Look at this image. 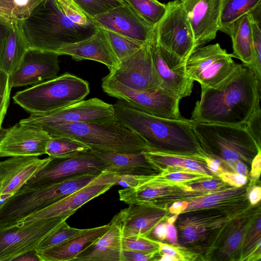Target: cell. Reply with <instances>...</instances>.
<instances>
[{"mask_svg": "<svg viewBox=\"0 0 261 261\" xmlns=\"http://www.w3.org/2000/svg\"><path fill=\"white\" fill-rule=\"evenodd\" d=\"M19 27L29 49L57 53L88 38L98 26L73 0H42Z\"/></svg>", "mask_w": 261, "mask_h": 261, "instance_id": "1", "label": "cell"}, {"mask_svg": "<svg viewBox=\"0 0 261 261\" xmlns=\"http://www.w3.org/2000/svg\"><path fill=\"white\" fill-rule=\"evenodd\" d=\"M261 85L250 68L238 64L222 83L213 88H202L192 120L198 122L241 125L245 124L260 103Z\"/></svg>", "mask_w": 261, "mask_h": 261, "instance_id": "2", "label": "cell"}, {"mask_svg": "<svg viewBox=\"0 0 261 261\" xmlns=\"http://www.w3.org/2000/svg\"><path fill=\"white\" fill-rule=\"evenodd\" d=\"M113 107L116 120L143 138L151 150L205 155L192 129L191 119L154 116L136 110L121 100Z\"/></svg>", "mask_w": 261, "mask_h": 261, "instance_id": "3", "label": "cell"}, {"mask_svg": "<svg viewBox=\"0 0 261 261\" xmlns=\"http://www.w3.org/2000/svg\"><path fill=\"white\" fill-rule=\"evenodd\" d=\"M35 124L50 137H68L91 149L119 153H136L151 150L143 138L117 120L105 123Z\"/></svg>", "mask_w": 261, "mask_h": 261, "instance_id": "4", "label": "cell"}, {"mask_svg": "<svg viewBox=\"0 0 261 261\" xmlns=\"http://www.w3.org/2000/svg\"><path fill=\"white\" fill-rule=\"evenodd\" d=\"M91 181L89 175L84 174L43 186L22 187L0 203V227L14 226L25 217L74 193Z\"/></svg>", "mask_w": 261, "mask_h": 261, "instance_id": "5", "label": "cell"}, {"mask_svg": "<svg viewBox=\"0 0 261 261\" xmlns=\"http://www.w3.org/2000/svg\"><path fill=\"white\" fill-rule=\"evenodd\" d=\"M192 127L205 155L229 165L241 161L250 164L260 151L246 125L202 123L192 120Z\"/></svg>", "mask_w": 261, "mask_h": 261, "instance_id": "6", "label": "cell"}, {"mask_svg": "<svg viewBox=\"0 0 261 261\" xmlns=\"http://www.w3.org/2000/svg\"><path fill=\"white\" fill-rule=\"evenodd\" d=\"M89 92L87 81L66 72L17 92L13 99L30 114L45 113L82 100Z\"/></svg>", "mask_w": 261, "mask_h": 261, "instance_id": "7", "label": "cell"}, {"mask_svg": "<svg viewBox=\"0 0 261 261\" xmlns=\"http://www.w3.org/2000/svg\"><path fill=\"white\" fill-rule=\"evenodd\" d=\"M101 87L108 95L123 100L130 107L147 114L162 118L180 119L181 99L160 88L139 91L130 88L105 76Z\"/></svg>", "mask_w": 261, "mask_h": 261, "instance_id": "8", "label": "cell"}, {"mask_svg": "<svg viewBox=\"0 0 261 261\" xmlns=\"http://www.w3.org/2000/svg\"><path fill=\"white\" fill-rule=\"evenodd\" d=\"M219 43L196 48L186 62L188 76L201 88H213L226 80L238 64Z\"/></svg>", "mask_w": 261, "mask_h": 261, "instance_id": "9", "label": "cell"}, {"mask_svg": "<svg viewBox=\"0 0 261 261\" xmlns=\"http://www.w3.org/2000/svg\"><path fill=\"white\" fill-rule=\"evenodd\" d=\"M166 7L164 16L154 28L156 42L162 49L186 61L196 47L182 2L171 1Z\"/></svg>", "mask_w": 261, "mask_h": 261, "instance_id": "10", "label": "cell"}, {"mask_svg": "<svg viewBox=\"0 0 261 261\" xmlns=\"http://www.w3.org/2000/svg\"><path fill=\"white\" fill-rule=\"evenodd\" d=\"M118 178L117 174L103 171L88 185L63 199L25 217L15 225L45 219H55L62 223L82 206L116 185Z\"/></svg>", "mask_w": 261, "mask_h": 261, "instance_id": "11", "label": "cell"}, {"mask_svg": "<svg viewBox=\"0 0 261 261\" xmlns=\"http://www.w3.org/2000/svg\"><path fill=\"white\" fill-rule=\"evenodd\" d=\"M61 224L55 219H40L11 227H0V260H12L39 244Z\"/></svg>", "mask_w": 261, "mask_h": 261, "instance_id": "12", "label": "cell"}, {"mask_svg": "<svg viewBox=\"0 0 261 261\" xmlns=\"http://www.w3.org/2000/svg\"><path fill=\"white\" fill-rule=\"evenodd\" d=\"M50 161L31 178L23 187L32 188L51 185L76 176L101 173L103 163L90 150L66 158H51Z\"/></svg>", "mask_w": 261, "mask_h": 261, "instance_id": "13", "label": "cell"}, {"mask_svg": "<svg viewBox=\"0 0 261 261\" xmlns=\"http://www.w3.org/2000/svg\"><path fill=\"white\" fill-rule=\"evenodd\" d=\"M50 137L28 118L0 129V157L40 156L46 154Z\"/></svg>", "mask_w": 261, "mask_h": 261, "instance_id": "14", "label": "cell"}, {"mask_svg": "<svg viewBox=\"0 0 261 261\" xmlns=\"http://www.w3.org/2000/svg\"><path fill=\"white\" fill-rule=\"evenodd\" d=\"M149 45L159 88L180 99L190 95L194 81L187 73L186 61L160 48L156 41L154 30Z\"/></svg>", "mask_w": 261, "mask_h": 261, "instance_id": "15", "label": "cell"}, {"mask_svg": "<svg viewBox=\"0 0 261 261\" xmlns=\"http://www.w3.org/2000/svg\"><path fill=\"white\" fill-rule=\"evenodd\" d=\"M149 41L131 56L119 63L116 67L110 70L107 76L139 91H150L159 88Z\"/></svg>", "mask_w": 261, "mask_h": 261, "instance_id": "16", "label": "cell"}, {"mask_svg": "<svg viewBox=\"0 0 261 261\" xmlns=\"http://www.w3.org/2000/svg\"><path fill=\"white\" fill-rule=\"evenodd\" d=\"M28 119L36 124L105 123L116 120L113 105L96 97L88 100L83 99L51 112L30 114Z\"/></svg>", "mask_w": 261, "mask_h": 261, "instance_id": "17", "label": "cell"}, {"mask_svg": "<svg viewBox=\"0 0 261 261\" xmlns=\"http://www.w3.org/2000/svg\"><path fill=\"white\" fill-rule=\"evenodd\" d=\"M59 56L55 53L28 49L18 68L9 75L10 86H35L56 77L60 70Z\"/></svg>", "mask_w": 261, "mask_h": 261, "instance_id": "18", "label": "cell"}, {"mask_svg": "<svg viewBox=\"0 0 261 261\" xmlns=\"http://www.w3.org/2000/svg\"><path fill=\"white\" fill-rule=\"evenodd\" d=\"M149 175H135L136 184L134 186L118 191L119 200L128 205L142 204L160 207L166 199L173 200L182 195L190 198L202 194L185 191L179 186L154 181Z\"/></svg>", "mask_w": 261, "mask_h": 261, "instance_id": "19", "label": "cell"}, {"mask_svg": "<svg viewBox=\"0 0 261 261\" xmlns=\"http://www.w3.org/2000/svg\"><path fill=\"white\" fill-rule=\"evenodd\" d=\"M182 4L196 48L214 39L220 28L222 0H185Z\"/></svg>", "mask_w": 261, "mask_h": 261, "instance_id": "20", "label": "cell"}, {"mask_svg": "<svg viewBox=\"0 0 261 261\" xmlns=\"http://www.w3.org/2000/svg\"><path fill=\"white\" fill-rule=\"evenodd\" d=\"M92 19L99 27L143 43L148 41L154 33V28L127 3Z\"/></svg>", "mask_w": 261, "mask_h": 261, "instance_id": "21", "label": "cell"}, {"mask_svg": "<svg viewBox=\"0 0 261 261\" xmlns=\"http://www.w3.org/2000/svg\"><path fill=\"white\" fill-rule=\"evenodd\" d=\"M50 157L11 156L0 163V203L14 194L50 160Z\"/></svg>", "mask_w": 261, "mask_h": 261, "instance_id": "22", "label": "cell"}, {"mask_svg": "<svg viewBox=\"0 0 261 261\" xmlns=\"http://www.w3.org/2000/svg\"><path fill=\"white\" fill-rule=\"evenodd\" d=\"M166 216L162 208L142 204H129L121 210L110 222L119 229L121 237H144Z\"/></svg>", "mask_w": 261, "mask_h": 261, "instance_id": "23", "label": "cell"}, {"mask_svg": "<svg viewBox=\"0 0 261 261\" xmlns=\"http://www.w3.org/2000/svg\"><path fill=\"white\" fill-rule=\"evenodd\" d=\"M60 55L70 56L75 61L90 60L105 65L111 70L118 62L109 43L104 30L98 27L90 37L62 46L57 52Z\"/></svg>", "mask_w": 261, "mask_h": 261, "instance_id": "24", "label": "cell"}, {"mask_svg": "<svg viewBox=\"0 0 261 261\" xmlns=\"http://www.w3.org/2000/svg\"><path fill=\"white\" fill-rule=\"evenodd\" d=\"M90 151L103 163L104 171L119 175H141L155 173L157 171L142 152L119 153L91 149Z\"/></svg>", "mask_w": 261, "mask_h": 261, "instance_id": "25", "label": "cell"}, {"mask_svg": "<svg viewBox=\"0 0 261 261\" xmlns=\"http://www.w3.org/2000/svg\"><path fill=\"white\" fill-rule=\"evenodd\" d=\"M109 223L87 230L80 235L48 249L37 252L41 261H73L110 228Z\"/></svg>", "mask_w": 261, "mask_h": 261, "instance_id": "26", "label": "cell"}, {"mask_svg": "<svg viewBox=\"0 0 261 261\" xmlns=\"http://www.w3.org/2000/svg\"><path fill=\"white\" fill-rule=\"evenodd\" d=\"M177 219L179 243L182 245L199 240L224 222V218L206 213H189Z\"/></svg>", "mask_w": 261, "mask_h": 261, "instance_id": "27", "label": "cell"}, {"mask_svg": "<svg viewBox=\"0 0 261 261\" xmlns=\"http://www.w3.org/2000/svg\"><path fill=\"white\" fill-rule=\"evenodd\" d=\"M121 241L119 228L111 223L105 234L76 256L73 261H121Z\"/></svg>", "mask_w": 261, "mask_h": 261, "instance_id": "28", "label": "cell"}, {"mask_svg": "<svg viewBox=\"0 0 261 261\" xmlns=\"http://www.w3.org/2000/svg\"><path fill=\"white\" fill-rule=\"evenodd\" d=\"M156 170L165 168L180 170L213 175L202 156L167 153L153 150L143 151Z\"/></svg>", "mask_w": 261, "mask_h": 261, "instance_id": "29", "label": "cell"}, {"mask_svg": "<svg viewBox=\"0 0 261 261\" xmlns=\"http://www.w3.org/2000/svg\"><path fill=\"white\" fill-rule=\"evenodd\" d=\"M228 35L232 40L233 57L250 68L254 61V52L250 14L246 13L237 19L232 24Z\"/></svg>", "mask_w": 261, "mask_h": 261, "instance_id": "30", "label": "cell"}, {"mask_svg": "<svg viewBox=\"0 0 261 261\" xmlns=\"http://www.w3.org/2000/svg\"><path fill=\"white\" fill-rule=\"evenodd\" d=\"M28 49L19 25H10L1 55V70L8 75L14 72L19 66Z\"/></svg>", "mask_w": 261, "mask_h": 261, "instance_id": "31", "label": "cell"}, {"mask_svg": "<svg viewBox=\"0 0 261 261\" xmlns=\"http://www.w3.org/2000/svg\"><path fill=\"white\" fill-rule=\"evenodd\" d=\"M260 4L261 0H222L219 31L228 34L232 24L237 19Z\"/></svg>", "mask_w": 261, "mask_h": 261, "instance_id": "32", "label": "cell"}, {"mask_svg": "<svg viewBox=\"0 0 261 261\" xmlns=\"http://www.w3.org/2000/svg\"><path fill=\"white\" fill-rule=\"evenodd\" d=\"M245 192L243 188H228L188 198L185 212L215 206L237 198Z\"/></svg>", "mask_w": 261, "mask_h": 261, "instance_id": "33", "label": "cell"}, {"mask_svg": "<svg viewBox=\"0 0 261 261\" xmlns=\"http://www.w3.org/2000/svg\"><path fill=\"white\" fill-rule=\"evenodd\" d=\"M42 0H0V19L10 25H19Z\"/></svg>", "mask_w": 261, "mask_h": 261, "instance_id": "34", "label": "cell"}, {"mask_svg": "<svg viewBox=\"0 0 261 261\" xmlns=\"http://www.w3.org/2000/svg\"><path fill=\"white\" fill-rule=\"evenodd\" d=\"M91 148L74 139L63 136L50 137L46 154L51 158H66L89 151Z\"/></svg>", "mask_w": 261, "mask_h": 261, "instance_id": "35", "label": "cell"}, {"mask_svg": "<svg viewBox=\"0 0 261 261\" xmlns=\"http://www.w3.org/2000/svg\"><path fill=\"white\" fill-rule=\"evenodd\" d=\"M148 24L155 28L164 16L166 4L158 0H124Z\"/></svg>", "mask_w": 261, "mask_h": 261, "instance_id": "36", "label": "cell"}, {"mask_svg": "<svg viewBox=\"0 0 261 261\" xmlns=\"http://www.w3.org/2000/svg\"><path fill=\"white\" fill-rule=\"evenodd\" d=\"M149 176L154 181L177 186L214 177L206 174L167 168L161 170L159 173L151 174Z\"/></svg>", "mask_w": 261, "mask_h": 261, "instance_id": "37", "label": "cell"}, {"mask_svg": "<svg viewBox=\"0 0 261 261\" xmlns=\"http://www.w3.org/2000/svg\"><path fill=\"white\" fill-rule=\"evenodd\" d=\"M103 30L118 63L131 56L144 44L115 32Z\"/></svg>", "mask_w": 261, "mask_h": 261, "instance_id": "38", "label": "cell"}, {"mask_svg": "<svg viewBox=\"0 0 261 261\" xmlns=\"http://www.w3.org/2000/svg\"><path fill=\"white\" fill-rule=\"evenodd\" d=\"M86 230L71 227L66 221H64L55 230L41 241L36 251L40 252L58 246L80 235Z\"/></svg>", "mask_w": 261, "mask_h": 261, "instance_id": "39", "label": "cell"}, {"mask_svg": "<svg viewBox=\"0 0 261 261\" xmlns=\"http://www.w3.org/2000/svg\"><path fill=\"white\" fill-rule=\"evenodd\" d=\"M78 7L91 18L124 5V0H73Z\"/></svg>", "mask_w": 261, "mask_h": 261, "instance_id": "40", "label": "cell"}, {"mask_svg": "<svg viewBox=\"0 0 261 261\" xmlns=\"http://www.w3.org/2000/svg\"><path fill=\"white\" fill-rule=\"evenodd\" d=\"M254 58L250 68L257 82L261 84V22L251 19Z\"/></svg>", "mask_w": 261, "mask_h": 261, "instance_id": "41", "label": "cell"}, {"mask_svg": "<svg viewBox=\"0 0 261 261\" xmlns=\"http://www.w3.org/2000/svg\"><path fill=\"white\" fill-rule=\"evenodd\" d=\"M179 186L187 192L206 194L224 189L225 183L220 179L213 177L184 184Z\"/></svg>", "mask_w": 261, "mask_h": 261, "instance_id": "42", "label": "cell"}, {"mask_svg": "<svg viewBox=\"0 0 261 261\" xmlns=\"http://www.w3.org/2000/svg\"><path fill=\"white\" fill-rule=\"evenodd\" d=\"M122 250L150 252L158 248L153 241L147 237H121Z\"/></svg>", "mask_w": 261, "mask_h": 261, "instance_id": "43", "label": "cell"}, {"mask_svg": "<svg viewBox=\"0 0 261 261\" xmlns=\"http://www.w3.org/2000/svg\"><path fill=\"white\" fill-rule=\"evenodd\" d=\"M11 89L9 75L0 69V129L9 107Z\"/></svg>", "mask_w": 261, "mask_h": 261, "instance_id": "44", "label": "cell"}, {"mask_svg": "<svg viewBox=\"0 0 261 261\" xmlns=\"http://www.w3.org/2000/svg\"><path fill=\"white\" fill-rule=\"evenodd\" d=\"M240 224V223H239ZM247 225L239 224L232 230L229 234L223 247V250L227 254H231L240 246L244 238L245 233L249 229Z\"/></svg>", "mask_w": 261, "mask_h": 261, "instance_id": "45", "label": "cell"}, {"mask_svg": "<svg viewBox=\"0 0 261 261\" xmlns=\"http://www.w3.org/2000/svg\"><path fill=\"white\" fill-rule=\"evenodd\" d=\"M260 118L261 111L259 103L255 108L245 124L259 148H260L261 137Z\"/></svg>", "mask_w": 261, "mask_h": 261, "instance_id": "46", "label": "cell"}, {"mask_svg": "<svg viewBox=\"0 0 261 261\" xmlns=\"http://www.w3.org/2000/svg\"><path fill=\"white\" fill-rule=\"evenodd\" d=\"M158 250L150 252L122 250L121 261H147L155 260Z\"/></svg>", "mask_w": 261, "mask_h": 261, "instance_id": "47", "label": "cell"}, {"mask_svg": "<svg viewBox=\"0 0 261 261\" xmlns=\"http://www.w3.org/2000/svg\"><path fill=\"white\" fill-rule=\"evenodd\" d=\"M225 184L236 188H241L247 182L246 176H243L236 172L224 171L218 175Z\"/></svg>", "mask_w": 261, "mask_h": 261, "instance_id": "48", "label": "cell"}, {"mask_svg": "<svg viewBox=\"0 0 261 261\" xmlns=\"http://www.w3.org/2000/svg\"><path fill=\"white\" fill-rule=\"evenodd\" d=\"M205 164L213 174L219 175L223 172L225 171L222 166L223 162L220 159L207 155H205L203 158Z\"/></svg>", "mask_w": 261, "mask_h": 261, "instance_id": "49", "label": "cell"}, {"mask_svg": "<svg viewBox=\"0 0 261 261\" xmlns=\"http://www.w3.org/2000/svg\"><path fill=\"white\" fill-rule=\"evenodd\" d=\"M152 240L158 246V250L159 254H168L176 256L180 260H185L183 253L176 247L154 240Z\"/></svg>", "mask_w": 261, "mask_h": 261, "instance_id": "50", "label": "cell"}, {"mask_svg": "<svg viewBox=\"0 0 261 261\" xmlns=\"http://www.w3.org/2000/svg\"><path fill=\"white\" fill-rule=\"evenodd\" d=\"M260 230H261V220L259 217L256 222L254 228L252 230L251 233H249V237L246 240L244 248L247 250L255 243L258 242L260 239Z\"/></svg>", "mask_w": 261, "mask_h": 261, "instance_id": "51", "label": "cell"}, {"mask_svg": "<svg viewBox=\"0 0 261 261\" xmlns=\"http://www.w3.org/2000/svg\"><path fill=\"white\" fill-rule=\"evenodd\" d=\"M150 234H152L159 240H165L167 239V223L162 221L159 222L153 227L148 235Z\"/></svg>", "mask_w": 261, "mask_h": 261, "instance_id": "52", "label": "cell"}, {"mask_svg": "<svg viewBox=\"0 0 261 261\" xmlns=\"http://www.w3.org/2000/svg\"><path fill=\"white\" fill-rule=\"evenodd\" d=\"M261 171V154L260 151L255 155L251 161V170L250 176L252 178L257 179L259 177Z\"/></svg>", "mask_w": 261, "mask_h": 261, "instance_id": "53", "label": "cell"}, {"mask_svg": "<svg viewBox=\"0 0 261 261\" xmlns=\"http://www.w3.org/2000/svg\"><path fill=\"white\" fill-rule=\"evenodd\" d=\"M12 260L41 261L36 250H32L23 253L15 257Z\"/></svg>", "mask_w": 261, "mask_h": 261, "instance_id": "54", "label": "cell"}, {"mask_svg": "<svg viewBox=\"0 0 261 261\" xmlns=\"http://www.w3.org/2000/svg\"><path fill=\"white\" fill-rule=\"evenodd\" d=\"M10 26V25L7 22L0 19V60L4 43Z\"/></svg>", "mask_w": 261, "mask_h": 261, "instance_id": "55", "label": "cell"}, {"mask_svg": "<svg viewBox=\"0 0 261 261\" xmlns=\"http://www.w3.org/2000/svg\"><path fill=\"white\" fill-rule=\"evenodd\" d=\"M187 206L188 202L187 201H176L170 206L169 210L171 213L179 215L185 212Z\"/></svg>", "mask_w": 261, "mask_h": 261, "instance_id": "56", "label": "cell"}, {"mask_svg": "<svg viewBox=\"0 0 261 261\" xmlns=\"http://www.w3.org/2000/svg\"><path fill=\"white\" fill-rule=\"evenodd\" d=\"M232 168L234 172L242 175L247 176L248 173V170L246 164L242 161H238L228 165Z\"/></svg>", "mask_w": 261, "mask_h": 261, "instance_id": "57", "label": "cell"}, {"mask_svg": "<svg viewBox=\"0 0 261 261\" xmlns=\"http://www.w3.org/2000/svg\"><path fill=\"white\" fill-rule=\"evenodd\" d=\"M250 202L252 205L257 204L261 198V188L259 186L252 188L248 194Z\"/></svg>", "mask_w": 261, "mask_h": 261, "instance_id": "58", "label": "cell"}, {"mask_svg": "<svg viewBox=\"0 0 261 261\" xmlns=\"http://www.w3.org/2000/svg\"><path fill=\"white\" fill-rule=\"evenodd\" d=\"M167 223V238L174 245H177V232L173 224Z\"/></svg>", "mask_w": 261, "mask_h": 261, "instance_id": "59", "label": "cell"}, {"mask_svg": "<svg viewBox=\"0 0 261 261\" xmlns=\"http://www.w3.org/2000/svg\"><path fill=\"white\" fill-rule=\"evenodd\" d=\"M160 261H178L180 259L175 256L168 254H161V257L158 259Z\"/></svg>", "mask_w": 261, "mask_h": 261, "instance_id": "60", "label": "cell"}, {"mask_svg": "<svg viewBox=\"0 0 261 261\" xmlns=\"http://www.w3.org/2000/svg\"><path fill=\"white\" fill-rule=\"evenodd\" d=\"M178 217V215H175L172 217H169L168 219H167V223H170V224H173L176 221V220L177 219V218Z\"/></svg>", "mask_w": 261, "mask_h": 261, "instance_id": "61", "label": "cell"}, {"mask_svg": "<svg viewBox=\"0 0 261 261\" xmlns=\"http://www.w3.org/2000/svg\"><path fill=\"white\" fill-rule=\"evenodd\" d=\"M180 1H182H182H185V0H180Z\"/></svg>", "mask_w": 261, "mask_h": 261, "instance_id": "62", "label": "cell"}, {"mask_svg": "<svg viewBox=\"0 0 261 261\" xmlns=\"http://www.w3.org/2000/svg\"><path fill=\"white\" fill-rule=\"evenodd\" d=\"M0 199H1V196H0Z\"/></svg>", "mask_w": 261, "mask_h": 261, "instance_id": "63", "label": "cell"}, {"mask_svg": "<svg viewBox=\"0 0 261 261\" xmlns=\"http://www.w3.org/2000/svg\"><path fill=\"white\" fill-rule=\"evenodd\" d=\"M0 163H1V161H0Z\"/></svg>", "mask_w": 261, "mask_h": 261, "instance_id": "64", "label": "cell"}]
</instances>
